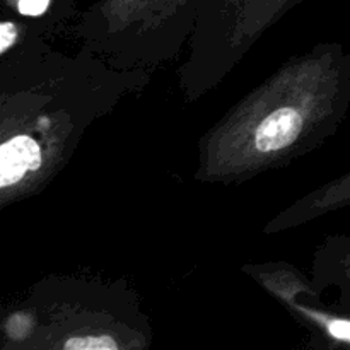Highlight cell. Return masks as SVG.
<instances>
[{
    "mask_svg": "<svg viewBox=\"0 0 350 350\" xmlns=\"http://www.w3.org/2000/svg\"><path fill=\"white\" fill-rule=\"evenodd\" d=\"M50 5V0H19V12L24 16H41Z\"/></svg>",
    "mask_w": 350,
    "mask_h": 350,
    "instance_id": "277c9868",
    "label": "cell"
},
{
    "mask_svg": "<svg viewBox=\"0 0 350 350\" xmlns=\"http://www.w3.org/2000/svg\"><path fill=\"white\" fill-rule=\"evenodd\" d=\"M301 129H303V120L296 109H277L260 125L255 137L256 147L263 152L284 149L297 139Z\"/></svg>",
    "mask_w": 350,
    "mask_h": 350,
    "instance_id": "7a4b0ae2",
    "label": "cell"
},
{
    "mask_svg": "<svg viewBox=\"0 0 350 350\" xmlns=\"http://www.w3.org/2000/svg\"><path fill=\"white\" fill-rule=\"evenodd\" d=\"M330 334L340 340L350 342V321H332Z\"/></svg>",
    "mask_w": 350,
    "mask_h": 350,
    "instance_id": "8992f818",
    "label": "cell"
},
{
    "mask_svg": "<svg viewBox=\"0 0 350 350\" xmlns=\"http://www.w3.org/2000/svg\"><path fill=\"white\" fill-rule=\"evenodd\" d=\"M41 150L36 140L17 135L7 140L0 149V187L9 188L24 178L27 171L38 170Z\"/></svg>",
    "mask_w": 350,
    "mask_h": 350,
    "instance_id": "6da1fadb",
    "label": "cell"
},
{
    "mask_svg": "<svg viewBox=\"0 0 350 350\" xmlns=\"http://www.w3.org/2000/svg\"><path fill=\"white\" fill-rule=\"evenodd\" d=\"M16 26L12 23H2V26H0V51L2 53H5L12 46L14 41H16Z\"/></svg>",
    "mask_w": 350,
    "mask_h": 350,
    "instance_id": "5b68a950",
    "label": "cell"
},
{
    "mask_svg": "<svg viewBox=\"0 0 350 350\" xmlns=\"http://www.w3.org/2000/svg\"><path fill=\"white\" fill-rule=\"evenodd\" d=\"M67 350H115L118 349L116 342L111 337H75L65 342L64 345Z\"/></svg>",
    "mask_w": 350,
    "mask_h": 350,
    "instance_id": "3957f363",
    "label": "cell"
}]
</instances>
